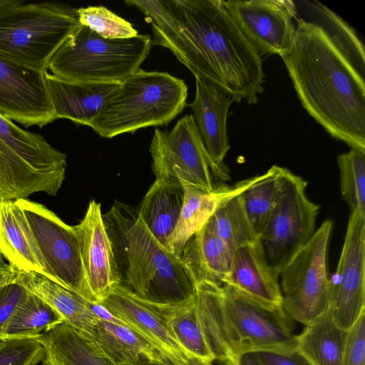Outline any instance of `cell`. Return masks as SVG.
Segmentation results:
<instances>
[{"label":"cell","instance_id":"1","mask_svg":"<svg viewBox=\"0 0 365 365\" xmlns=\"http://www.w3.org/2000/svg\"><path fill=\"white\" fill-rule=\"evenodd\" d=\"M151 24L152 46L169 49L195 77L205 78L239 103L258 102L264 74L261 55L221 0H128Z\"/></svg>","mask_w":365,"mask_h":365},{"label":"cell","instance_id":"2","mask_svg":"<svg viewBox=\"0 0 365 365\" xmlns=\"http://www.w3.org/2000/svg\"><path fill=\"white\" fill-rule=\"evenodd\" d=\"M296 20L282 58L299 101L330 135L365 153L364 69L322 26Z\"/></svg>","mask_w":365,"mask_h":365},{"label":"cell","instance_id":"3","mask_svg":"<svg viewBox=\"0 0 365 365\" xmlns=\"http://www.w3.org/2000/svg\"><path fill=\"white\" fill-rule=\"evenodd\" d=\"M197 319L215 361L250 351H289L297 335L282 307L264 304L229 285L195 287Z\"/></svg>","mask_w":365,"mask_h":365},{"label":"cell","instance_id":"4","mask_svg":"<svg viewBox=\"0 0 365 365\" xmlns=\"http://www.w3.org/2000/svg\"><path fill=\"white\" fill-rule=\"evenodd\" d=\"M103 218L120 284L156 305L179 304L192 299L195 284L189 270L152 235L138 207L117 200Z\"/></svg>","mask_w":365,"mask_h":365},{"label":"cell","instance_id":"5","mask_svg":"<svg viewBox=\"0 0 365 365\" xmlns=\"http://www.w3.org/2000/svg\"><path fill=\"white\" fill-rule=\"evenodd\" d=\"M187 97V87L182 79L140 68L120 83L91 128L100 136L111 138L165 125L182 113Z\"/></svg>","mask_w":365,"mask_h":365},{"label":"cell","instance_id":"6","mask_svg":"<svg viewBox=\"0 0 365 365\" xmlns=\"http://www.w3.org/2000/svg\"><path fill=\"white\" fill-rule=\"evenodd\" d=\"M151 47L150 35L110 39L81 25L56 51L47 70L71 82L121 83L140 69Z\"/></svg>","mask_w":365,"mask_h":365},{"label":"cell","instance_id":"7","mask_svg":"<svg viewBox=\"0 0 365 365\" xmlns=\"http://www.w3.org/2000/svg\"><path fill=\"white\" fill-rule=\"evenodd\" d=\"M81 26L78 9L68 4L24 1L0 14V55L48 71L52 57Z\"/></svg>","mask_w":365,"mask_h":365},{"label":"cell","instance_id":"8","mask_svg":"<svg viewBox=\"0 0 365 365\" xmlns=\"http://www.w3.org/2000/svg\"><path fill=\"white\" fill-rule=\"evenodd\" d=\"M19 220L31 239L49 279L91 302H98L88 286L73 226L43 204L29 198L14 200Z\"/></svg>","mask_w":365,"mask_h":365},{"label":"cell","instance_id":"9","mask_svg":"<svg viewBox=\"0 0 365 365\" xmlns=\"http://www.w3.org/2000/svg\"><path fill=\"white\" fill-rule=\"evenodd\" d=\"M332 226L330 220L324 221L279 273L283 309L305 326L329 309L328 248Z\"/></svg>","mask_w":365,"mask_h":365},{"label":"cell","instance_id":"10","mask_svg":"<svg viewBox=\"0 0 365 365\" xmlns=\"http://www.w3.org/2000/svg\"><path fill=\"white\" fill-rule=\"evenodd\" d=\"M307 182L284 168L281 191L259 240L279 274L314 232L319 207L306 195Z\"/></svg>","mask_w":365,"mask_h":365},{"label":"cell","instance_id":"11","mask_svg":"<svg viewBox=\"0 0 365 365\" xmlns=\"http://www.w3.org/2000/svg\"><path fill=\"white\" fill-rule=\"evenodd\" d=\"M149 151L155 179L184 180L211 192L219 181L230 179L209 158L191 114L182 117L170 130L155 128Z\"/></svg>","mask_w":365,"mask_h":365},{"label":"cell","instance_id":"12","mask_svg":"<svg viewBox=\"0 0 365 365\" xmlns=\"http://www.w3.org/2000/svg\"><path fill=\"white\" fill-rule=\"evenodd\" d=\"M329 309L348 330L365 312V215L351 212L335 273L330 278Z\"/></svg>","mask_w":365,"mask_h":365},{"label":"cell","instance_id":"13","mask_svg":"<svg viewBox=\"0 0 365 365\" xmlns=\"http://www.w3.org/2000/svg\"><path fill=\"white\" fill-rule=\"evenodd\" d=\"M225 7L241 32L261 54L284 58L295 37L297 8L289 0H228Z\"/></svg>","mask_w":365,"mask_h":365},{"label":"cell","instance_id":"14","mask_svg":"<svg viewBox=\"0 0 365 365\" xmlns=\"http://www.w3.org/2000/svg\"><path fill=\"white\" fill-rule=\"evenodd\" d=\"M47 72L0 55V115L26 126L43 127L54 121Z\"/></svg>","mask_w":365,"mask_h":365},{"label":"cell","instance_id":"15","mask_svg":"<svg viewBox=\"0 0 365 365\" xmlns=\"http://www.w3.org/2000/svg\"><path fill=\"white\" fill-rule=\"evenodd\" d=\"M125 326L143 336L166 365H213L192 357L180 346L163 317L119 284L100 302Z\"/></svg>","mask_w":365,"mask_h":365},{"label":"cell","instance_id":"16","mask_svg":"<svg viewBox=\"0 0 365 365\" xmlns=\"http://www.w3.org/2000/svg\"><path fill=\"white\" fill-rule=\"evenodd\" d=\"M74 227L80 241L81 258L88 286L100 303L115 286L120 284L101 203L92 200L83 218Z\"/></svg>","mask_w":365,"mask_h":365},{"label":"cell","instance_id":"17","mask_svg":"<svg viewBox=\"0 0 365 365\" xmlns=\"http://www.w3.org/2000/svg\"><path fill=\"white\" fill-rule=\"evenodd\" d=\"M195 78V93L190 105L194 124L210 160L221 170L229 173L224 159L230 148L227 119L234 100L210 81Z\"/></svg>","mask_w":365,"mask_h":365},{"label":"cell","instance_id":"18","mask_svg":"<svg viewBox=\"0 0 365 365\" xmlns=\"http://www.w3.org/2000/svg\"><path fill=\"white\" fill-rule=\"evenodd\" d=\"M66 174L28 159L0 137V201L28 198L44 192L56 196Z\"/></svg>","mask_w":365,"mask_h":365},{"label":"cell","instance_id":"19","mask_svg":"<svg viewBox=\"0 0 365 365\" xmlns=\"http://www.w3.org/2000/svg\"><path fill=\"white\" fill-rule=\"evenodd\" d=\"M225 285L264 304L282 307L279 274L267 261L259 240L234 250Z\"/></svg>","mask_w":365,"mask_h":365},{"label":"cell","instance_id":"20","mask_svg":"<svg viewBox=\"0 0 365 365\" xmlns=\"http://www.w3.org/2000/svg\"><path fill=\"white\" fill-rule=\"evenodd\" d=\"M46 81L55 119L91 127L120 83L71 82L48 73Z\"/></svg>","mask_w":365,"mask_h":365},{"label":"cell","instance_id":"21","mask_svg":"<svg viewBox=\"0 0 365 365\" xmlns=\"http://www.w3.org/2000/svg\"><path fill=\"white\" fill-rule=\"evenodd\" d=\"M184 191V198L178 221L168 242V250L181 258L188 240L210 220L220 205L228 197L243 191L252 178L238 182L233 186L219 185L208 192L179 180Z\"/></svg>","mask_w":365,"mask_h":365},{"label":"cell","instance_id":"22","mask_svg":"<svg viewBox=\"0 0 365 365\" xmlns=\"http://www.w3.org/2000/svg\"><path fill=\"white\" fill-rule=\"evenodd\" d=\"M233 253L208 220L188 240L180 259L195 284L205 282L222 287L230 274Z\"/></svg>","mask_w":365,"mask_h":365},{"label":"cell","instance_id":"23","mask_svg":"<svg viewBox=\"0 0 365 365\" xmlns=\"http://www.w3.org/2000/svg\"><path fill=\"white\" fill-rule=\"evenodd\" d=\"M15 282L46 302L72 327L93 339L97 319L88 308L89 301L38 273L16 269Z\"/></svg>","mask_w":365,"mask_h":365},{"label":"cell","instance_id":"24","mask_svg":"<svg viewBox=\"0 0 365 365\" xmlns=\"http://www.w3.org/2000/svg\"><path fill=\"white\" fill-rule=\"evenodd\" d=\"M43 346L42 365H118L96 341L66 322L37 336Z\"/></svg>","mask_w":365,"mask_h":365},{"label":"cell","instance_id":"25","mask_svg":"<svg viewBox=\"0 0 365 365\" xmlns=\"http://www.w3.org/2000/svg\"><path fill=\"white\" fill-rule=\"evenodd\" d=\"M183 187L178 179H155L138 212L155 239L166 249L182 209Z\"/></svg>","mask_w":365,"mask_h":365},{"label":"cell","instance_id":"26","mask_svg":"<svg viewBox=\"0 0 365 365\" xmlns=\"http://www.w3.org/2000/svg\"><path fill=\"white\" fill-rule=\"evenodd\" d=\"M93 339L118 365H166L143 336L126 326L97 319Z\"/></svg>","mask_w":365,"mask_h":365},{"label":"cell","instance_id":"27","mask_svg":"<svg viewBox=\"0 0 365 365\" xmlns=\"http://www.w3.org/2000/svg\"><path fill=\"white\" fill-rule=\"evenodd\" d=\"M0 254L18 270L49 278L31 239L18 219L14 200L0 201Z\"/></svg>","mask_w":365,"mask_h":365},{"label":"cell","instance_id":"28","mask_svg":"<svg viewBox=\"0 0 365 365\" xmlns=\"http://www.w3.org/2000/svg\"><path fill=\"white\" fill-rule=\"evenodd\" d=\"M347 331L336 324L328 309L297 335V349L313 365H341Z\"/></svg>","mask_w":365,"mask_h":365},{"label":"cell","instance_id":"29","mask_svg":"<svg viewBox=\"0 0 365 365\" xmlns=\"http://www.w3.org/2000/svg\"><path fill=\"white\" fill-rule=\"evenodd\" d=\"M149 304L163 317L173 336L185 352L204 362L213 364L214 357L198 322L194 297L179 304Z\"/></svg>","mask_w":365,"mask_h":365},{"label":"cell","instance_id":"30","mask_svg":"<svg viewBox=\"0 0 365 365\" xmlns=\"http://www.w3.org/2000/svg\"><path fill=\"white\" fill-rule=\"evenodd\" d=\"M284 168L272 165L264 174L253 177L240 193L245 213L258 237L278 200Z\"/></svg>","mask_w":365,"mask_h":365},{"label":"cell","instance_id":"31","mask_svg":"<svg viewBox=\"0 0 365 365\" xmlns=\"http://www.w3.org/2000/svg\"><path fill=\"white\" fill-rule=\"evenodd\" d=\"M63 322L62 317L49 304L29 291L6 324L2 337H36Z\"/></svg>","mask_w":365,"mask_h":365},{"label":"cell","instance_id":"32","mask_svg":"<svg viewBox=\"0 0 365 365\" xmlns=\"http://www.w3.org/2000/svg\"><path fill=\"white\" fill-rule=\"evenodd\" d=\"M242 192L223 201L209 220L217 235L234 250L259 240L244 210Z\"/></svg>","mask_w":365,"mask_h":365},{"label":"cell","instance_id":"33","mask_svg":"<svg viewBox=\"0 0 365 365\" xmlns=\"http://www.w3.org/2000/svg\"><path fill=\"white\" fill-rule=\"evenodd\" d=\"M340 187L351 212L365 215V153L351 149L337 157Z\"/></svg>","mask_w":365,"mask_h":365},{"label":"cell","instance_id":"34","mask_svg":"<svg viewBox=\"0 0 365 365\" xmlns=\"http://www.w3.org/2000/svg\"><path fill=\"white\" fill-rule=\"evenodd\" d=\"M78 14L81 25L106 38H128L138 34L130 22L102 6L81 7Z\"/></svg>","mask_w":365,"mask_h":365},{"label":"cell","instance_id":"35","mask_svg":"<svg viewBox=\"0 0 365 365\" xmlns=\"http://www.w3.org/2000/svg\"><path fill=\"white\" fill-rule=\"evenodd\" d=\"M43 356L36 337L7 339L0 348V365H38Z\"/></svg>","mask_w":365,"mask_h":365},{"label":"cell","instance_id":"36","mask_svg":"<svg viewBox=\"0 0 365 365\" xmlns=\"http://www.w3.org/2000/svg\"><path fill=\"white\" fill-rule=\"evenodd\" d=\"M341 365H365V312L347 331Z\"/></svg>","mask_w":365,"mask_h":365},{"label":"cell","instance_id":"37","mask_svg":"<svg viewBox=\"0 0 365 365\" xmlns=\"http://www.w3.org/2000/svg\"><path fill=\"white\" fill-rule=\"evenodd\" d=\"M29 291L16 282L4 287L0 293V338L9 321L18 307L28 294Z\"/></svg>","mask_w":365,"mask_h":365},{"label":"cell","instance_id":"38","mask_svg":"<svg viewBox=\"0 0 365 365\" xmlns=\"http://www.w3.org/2000/svg\"><path fill=\"white\" fill-rule=\"evenodd\" d=\"M265 365H313L297 349L289 351H255Z\"/></svg>","mask_w":365,"mask_h":365},{"label":"cell","instance_id":"39","mask_svg":"<svg viewBox=\"0 0 365 365\" xmlns=\"http://www.w3.org/2000/svg\"><path fill=\"white\" fill-rule=\"evenodd\" d=\"M88 308L98 320L125 326L124 322L114 316L110 311L98 302H88Z\"/></svg>","mask_w":365,"mask_h":365},{"label":"cell","instance_id":"40","mask_svg":"<svg viewBox=\"0 0 365 365\" xmlns=\"http://www.w3.org/2000/svg\"><path fill=\"white\" fill-rule=\"evenodd\" d=\"M232 359L236 365H265L255 351L245 352Z\"/></svg>","mask_w":365,"mask_h":365},{"label":"cell","instance_id":"41","mask_svg":"<svg viewBox=\"0 0 365 365\" xmlns=\"http://www.w3.org/2000/svg\"><path fill=\"white\" fill-rule=\"evenodd\" d=\"M16 269L9 264L0 268V293L6 285L15 282Z\"/></svg>","mask_w":365,"mask_h":365},{"label":"cell","instance_id":"42","mask_svg":"<svg viewBox=\"0 0 365 365\" xmlns=\"http://www.w3.org/2000/svg\"><path fill=\"white\" fill-rule=\"evenodd\" d=\"M24 1L22 0H0V14Z\"/></svg>","mask_w":365,"mask_h":365},{"label":"cell","instance_id":"43","mask_svg":"<svg viewBox=\"0 0 365 365\" xmlns=\"http://www.w3.org/2000/svg\"><path fill=\"white\" fill-rule=\"evenodd\" d=\"M224 364L225 365H236L235 363L234 362V361L232 359H230L228 361H227Z\"/></svg>","mask_w":365,"mask_h":365},{"label":"cell","instance_id":"44","mask_svg":"<svg viewBox=\"0 0 365 365\" xmlns=\"http://www.w3.org/2000/svg\"><path fill=\"white\" fill-rule=\"evenodd\" d=\"M6 264V262H4V257L3 256L0 254V268L2 267L4 264Z\"/></svg>","mask_w":365,"mask_h":365},{"label":"cell","instance_id":"45","mask_svg":"<svg viewBox=\"0 0 365 365\" xmlns=\"http://www.w3.org/2000/svg\"><path fill=\"white\" fill-rule=\"evenodd\" d=\"M6 339V338H0V348L4 345Z\"/></svg>","mask_w":365,"mask_h":365}]
</instances>
